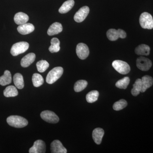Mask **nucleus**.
Wrapping results in <instances>:
<instances>
[{
    "label": "nucleus",
    "mask_w": 153,
    "mask_h": 153,
    "mask_svg": "<svg viewBox=\"0 0 153 153\" xmlns=\"http://www.w3.org/2000/svg\"><path fill=\"white\" fill-rule=\"evenodd\" d=\"M88 82L85 80H79L75 82L74 85V90L76 92H80L87 86Z\"/></svg>",
    "instance_id": "29"
},
{
    "label": "nucleus",
    "mask_w": 153,
    "mask_h": 153,
    "mask_svg": "<svg viewBox=\"0 0 153 153\" xmlns=\"http://www.w3.org/2000/svg\"><path fill=\"white\" fill-rule=\"evenodd\" d=\"M137 66L140 70L147 71L152 66V61L149 58L144 57H138L136 60Z\"/></svg>",
    "instance_id": "7"
},
{
    "label": "nucleus",
    "mask_w": 153,
    "mask_h": 153,
    "mask_svg": "<svg viewBox=\"0 0 153 153\" xmlns=\"http://www.w3.org/2000/svg\"><path fill=\"white\" fill-rule=\"evenodd\" d=\"M29 17L28 15L19 12L15 15L14 20L15 23L18 25H22L26 24L29 21Z\"/></svg>",
    "instance_id": "16"
},
{
    "label": "nucleus",
    "mask_w": 153,
    "mask_h": 153,
    "mask_svg": "<svg viewBox=\"0 0 153 153\" xmlns=\"http://www.w3.org/2000/svg\"><path fill=\"white\" fill-rule=\"evenodd\" d=\"M142 82L141 92H144L148 88H149L153 84V79L152 77L149 75H145L143 76L141 79Z\"/></svg>",
    "instance_id": "17"
},
{
    "label": "nucleus",
    "mask_w": 153,
    "mask_h": 153,
    "mask_svg": "<svg viewBox=\"0 0 153 153\" xmlns=\"http://www.w3.org/2000/svg\"><path fill=\"white\" fill-rule=\"evenodd\" d=\"M107 37L111 41H115L120 38L118 30L111 29L108 30L106 33Z\"/></svg>",
    "instance_id": "27"
},
{
    "label": "nucleus",
    "mask_w": 153,
    "mask_h": 153,
    "mask_svg": "<svg viewBox=\"0 0 153 153\" xmlns=\"http://www.w3.org/2000/svg\"><path fill=\"white\" fill-rule=\"evenodd\" d=\"M89 13V8L87 6H84L79 9L74 15V21L77 23H80L84 21Z\"/></svg>",
    "instance_id": "9"
},
{
    "label": "nucleus",
    "mask_w": 153,
    "mask_h": 153,
    "mask_svg": "<svg viewBox=\"0 0 153 153\" xmlns=\"http://www.w3.org/2000/svg\"><path fill=\"white\" fill-rule=\"evenodd\" d=\"M112 65L113 68L121 74H127L130 71L129 65L122 60H114L112 62Z\"/></svg>",
    "instance_id": "5"
},
{
    "label": "nucleus",
    "mask_w": 153,
    "mask_h": 153,
    "mask_svg": "<svg viewBox=\"0 0 153 153\" xmlns=\"http://www.w3.org/2000/svg\"><path fill=\"white\" fill-rule=\"evenodd\" d=\"M49 63L45 60H40L36 63L37 69L39 72L41 73L46 71L47 68H49Z\"/></svg>",
    "instance_id": "30"
},
{
    "label": "nucleus",
    "mask_w": 153,
    "mask_h": 153,
    "mask_svg": "<svg viewBox=\"0 0 153 153\" xmlns=\"http://www.w3.org/2000/svg\"><path fill=\"white\" fill-rule=\"evenodd\" d=\"M51 152L52 153H66L67 151L62 143L58 140L53 141L51 144Z\"/></svg>",
    "instance_id": "11"
},
{
    "label": "nucleus",
    "mask_w": 153,
    "mask_h": 153,
    "mask_svg": "<svg viewBox=\"0 0 153 153\" xmlns=\"http://www.w3.org/2000/svg\"><path fill=\"white\" fill-rule=\"evenodd\" d=\"M141 27L145 29L151 30L153 28V19L152 15L144 12L140 15L139 19Z\"/></svg>",
    "instance_id": "3"
},
{
    "label": "nucleus",
    "mask_w": 153,
    "mask_h": 153,
    "mask_svg": "<svg viewBox=\"0 0 153 153\" xmlns=\"http://www.w3.org/2000/svg\"><path fill=\"white\" fill-rule=\"evenodd\" d=\"M142 87V82L141 79H137L134 84L133 88L131 89L132 95L134 96H137L139 94L140 92H141Z\"/></svg>",
    "instance_id": "23"
},
{
    "label": "nucleus",
    "mask_w": 153,
    "mask_h": 153,
    "mask_svg": "<svg viewBox=\"0 0 153 153\" xmlns=\"http://www.w3.org/2000/svg\"><path fill=\"white\" fill-rule=\"evenodd\" d=\"M46 146L42 140H38L34 143L33 146L29 150L30 153H44L46 152Z\"/></svg>",
    "instance_id": "10"
},
{
    "label": "nucleus",
    "mask_w": 153,
    "mask_h": 153,
    "mask_svg": "<svg viewBox=\"0 0 153 153\" xmlns=\"http://www.w3.org/2000/svg\"><path fill=\"white\" fill-rule=\"evenodd\" d=\"M62 30V25L58 22H55L50 26L47 31V34L49 36H54L61 33Z\"/></svg>",
    "instance_id": "13"
},
{
    "label": "nucleus",
    "mask_w": 153,
    "mask_h": 153,
    "mask_svg": "<svg viewBox=\"0 0 153 153\" xmlns=\"http://www.w3.org/2000/svg\"><path fill=\"white\" fill-rule=\"evenodd\" d=\"M51 46L49 47V49L51 53H55L59 52L60 50V42L58 38H52L51 41Z\"/></svg>",
    "instance_id": "24"
},
{
    "label": "nucleus",
    "mask_w": 153,
    "mask_h": 153,
    "mask_svg": "<svg viewBox=\"0 0 153 153\" xmlns=\"http://www.w3.org/2000/svg\"><path fill=\"white\" fill-rule=\"evenodd\" d=\"M36 57V55L34 53H29L22 58L21 62V66L24 68L28 67L34 62Z\"/></svg>",
    "instance_id": "15"
},
{
    "label": "nucleus",
    "mask_w": 153,
    "mask_h": 153,
    "mask_svg": "<svg viewBox=\"0 0 153 153\" xmlns=\"http://www.w3.org/2000/svg\"><path fill=\"white\" fill-rule=\"evenodd\" d=\"M41 117L44 121L51 123H56L59 121V118L55 113L50 111L46 110L42 111Z\"/></svg>",
    "instance_id": "6"
},
{
    "label": "nucleus",
    "mask_w": 153,
    "mask_h": 153,
    "mask_svg": "<svg viewBox=\"0 0 153 153\" xmlns=\"http://www.w3.org/2000/svg\"><path fill=\"white\" fill-rule=\"evenodd\" d=\"M18 90L13 85L7 86L4 91V94L7 97H15L18 95Z\"/></svg>",
    "instance_id": "21"
},
{
    "label": "nucleus",
    "mask_w": 153,
    "mask_h": 153,
    "mask_svg": "<svg viewBox=\"0 0 153 153\" xmlns=\"http://www.w3.org/2000/svg\"><path fill=\"white\" fill-rule=\"evenodd\" d=\"M127 105V101L125 100L121 99L115 102L113 105V108L114 110L120 111L126 107Z\"/></svg>",
    "instance_id": "31"
},
{
    "label": "nucleus",
    "mask_w": 153,
    "mask_h": 153,
    "mask_svg": "<svg viewBox=\"0 0 153 153\" xmlns=\"http://www.w3.org/2000/svg\"><path fill=\"white\" fill-rule=\"evenodd\" d=\"M7 123L9 125L17 128H22L27 125L28 121L21 116L12 115L9 117L7 119Z\"/></svg>",
    "instance_id": "1"
},
{
    "label": "nucleus",
    "mask_w": 153,
    "mask_h": 153,
    "mask_svg": "<svg viewBox=\"0 0 153 153\" xmlns=\"http://www.w3.org/2000/svg\"><path fill=\"white\" fill-rule=\"evenodd\" d=\"M129 82L130 78L128 76H126L117 81L115 85L118 88L125 89L127 88Z\"/></svg>",
    "instance_id": "28"
},
{
    "label": "nucleus",
    "mask_w": 153,
    "mask_h": 153,
    "mask_svg": "<svg viewBox=\"0 0 153 153\" xmlns=\"http://www.w3.org/2000/svg\"><path fill=\"white\" fill-rule=\"evenodd\" d=\"M63 69L61 67H56L49 71L46 78V82L52 84L59 79L63 74Z\"/></svg>",
    "instance_id": "2"
},
{
    "label": "nucleus",
    "mask_w": 153,
    "mask_h": 153,
    "mask_svg": "<svg viewBox=\"0 0 153 153\" xmlns=\"http://www.w3.org/2000/svg\"><path fill=\"white\" fill-rule=\"evenodd\" d=\"M13 82L16 87L19 89H22L25 86L23 76L20 73H16L14 75Z\"/></svg>",
    "instance_id": "22"
},
{
    "label": "nucleus",
    "mask_w": 153,
    "mask_h": 153,
    "mask_svg": "<svg viewBox=\"0 0 153 153\" xmlns=\"http://www.w3.org/2000/svg\"><path fill=\"white\" fill-rule=\"evenodd\" d=\"M99 93L97 91H91L86 96V100L88 103H93L98 99Z\"/></svg>",
    "instance_id": "26"
},
{
    "label": "nucleus",
    "mask_w": 153,
    "mask_h": 153,
    "mask_svg": "<svg viewBox=\"0 0 153 153\" xmlns=\"http://www.w3.org/2000/svg\"><path fill=\"white\" fill-rule=\"evenodd\" d=\"M74 0H68L63 3L59 9V12L61 14H65L69 12L74 7Z\"/></svg>",
    "instance_id": "19"
},
{
    "label": "nucleus",
    "mask_w": 153,
    "mask_h": 153,
    "mask_svg": "<svg viewBox=\"0 0 153 153\" xmlns=\"http://www.w3.org/2000/svg\"><path fill=\"white\" fill-rule=\"evenodd\" d=\"M33 85L35 87H38L43 85L44 82V79L43 76L41 74L38 73H35L33 74L32 77Z\"/></svg>",
    "instance_id": "25"
},
{
    "label": "nucleus",
    "mask_w": 153,
    "mask_h": 153,
    "mask_svg": "<svg viewBox=\"0 0 153 153\" xmlns=\"http://www.w3.org/2000/svg\"><path fill=\"white\" fill-rule=\"evenodd\" d=\"M118 31L119 32V34L120 38H125L126 37V33L125 31H124L123 30H121V29H118Z\"/></svg>",
    "instance_id": "32"
},
{
    "label": "nucleus",
    "mask_w": 153,
    "mask_h": 153,
    "mask_svg": "<svg viewBox=\"0 0 153 153\" xmlns=\"http://www.w3.org/2000/svg\"><path fill=\"white\" fill-rule=\"evenodd\" d=\"M12 75L8 70H6L4 75L0 77V85L2 86L8 85L12 82Z\"/></svg>",
    "instance_id": "20"
},
{
    "label": "nucleus",
    "mask_w": 153,
    "mask_h": 153,
    "mask_svg": "<svg viewBox=\"0 0 153 153\" xmlns=\"http://www.w3.org/2000/svg\"><path fill=\"white\" fill-rule=\"evenodd\" d=\"M150 48L146 44H141L137 47L135 49V52L137 55L147 56L150 54Z\"/></svg>",
    "instance_id": "18"
},
{
    "label": "nucleus",
    "mask_w": 153,
    "mask_h": 153,
    "mask_svg": "<svg viewBox=\"0 0 153 153\" xmlns=\"http://www.w3.org/2000/svg\"><path fill=\"white\" fill-rule=\"evenodd\" d=\"M76 53L77 56L81 60H85L89 54V50L87 45L83 43H79L76 47Z\"/></svg>",
    "instance_id": "8"
},
{
    "label": "nucleus",
    "mask_w": 153,
    "mask_h": 153,
    "mask_svg": "<svg viewBox=\"0 0 153 153\" xmlns=\"http://www.w3.org/2000/svg\"><path fill=\"white\" fill-rule=\"evenodd\" d=\"M29 48L27 42H19L13 44L11 49V54L14 56H17L26 52Z\"/></svg>",
    "instance_id": "4"
},
{
    "label": "nucleus",
    "mask_w": 153,
    "mask_h": 153,
    "mask_svg": "<svg viewBox=\"0 0 153 153\" xmlns=\"http://www.w3.org/2000/svg\"><path fill=\"white\" fill-rule=\"evenodd\" d=\"M104 134V131L103 129L97 128L94 130L92 132V137L95 143L97 145L101 143Z\"/></svg>",
    "instance_id": "14"
},
{
    "label": "nucleus",
    "mask_w": 153,
    "mask_h": 153,
    "mask_svg": "<svg viewBox=\"0 0 153 153\" xmlns=\"http://www.w3.org/2000/svg\"><path fill=\"white\" fill-rule=\"evenodd\" d=\"M17 30L22 35H27L34 31L35 27L32 24L27 23L24 25H19Z\"/></svg>",
    "instance_id": "12"
}]
</instances>
